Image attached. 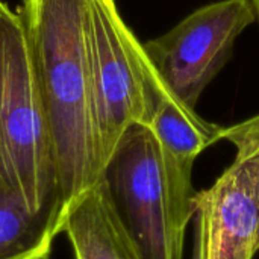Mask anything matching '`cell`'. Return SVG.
Wrapping results in <instances>:
<instances>
[{"instance_id":"cell-1","label":"cell","mask_w":259,"mask_h":259,"mask_svg":"<svg viewBox=\"0 0 259 259\" xmlns=\"http://www.w3.org/2000/svg\"><path fill=\"white\" fill-rule=\"evenodd\" d=\"M88 0H21L17 11L49 120L64 205L100 179L87 38Z\"/></svg>"},{"instance_id":"cell-2","label":"cell","mask_w":259,"mask_h":259,"mask_svg":"<svg viewBox=\"0 0 259 259\" xmlns=\"http://www.w3.org/2000/svg\"><path fill=\"white\" fill-rule=\"evenodd\" d=\"M99 181L135 259H184L193 168L176 162L150 126L124 131Z\"/></svg>"},{"instance_id":"cell-3","label":"cell","mask_w":259,"mask_h":259,"mask_svg":"<svg viewBox=\"0 0 259 259\" xmlns=\"http://www.w3.org/2000/svg\"><path fill=\"white\" fill-rule=\"evenodd\" d=\"M0 182L33 214L64 215L47 114L21 20L0 0Z\"/></svg>"},{"instance_id":"cell-4","label":"cell","mask_w":259,"mask_h":259,"mask_svg":"<svg viewBox=\"0 0 259 259\" xmlns=\"http://www.w3.org/2000/svg\"><path fill=\"white\" fill-rule=\"evenodd\" d=\"M87 38L93 123L100 173L124 131L150 124L173 96L159 79L143 42L123 20L117 0H88Z\"/></svg>"},{"instance_id":"cell-5","label":"cell","mask_w":259,"mask_h":259,"mask_svg":"<svg viewBox=\"0 0 259 259\" xmlns=\"http://www.w3.org/2000/svg\"><path fill=\"white\" fill-rule=\"evenodd\" d=\"M232 162L193 196L191 259H255L259 253V114L225 127Z\"/></svg>"},{"instance_id":"cell-6","label":"cell","mask_w":259,"mask_h":259,"mask_svg":"<svg viewBox=\"0 0 259 259\" xmlns=\"http://www.w3.org/2000/svg\"><path fill=\"white\" fill-rule=\"evenodd\" d=\"M255 21L247 0H219L143 46L167 90L196 109L205 88L229 62L238 36Z\"/></svg>"},{"instance_id":"cell-7","label":"cell","mask_w":259,"mask_h":259,"mask_svg":"<svg viewBox=\"0 0 259 259\" xmlns=\"http://www.w3.org/2000/svg\"><path fill=\"white\" fill-rule=\"evenodd\" d=\"M62 232L76 259H135L100 181L67 205Z\"/></svg>"},{"instance_id":"cell-8","label":"cell","mask_w":259,"mask_h":259,"mask_svg":"<svg viewBox=\"0 0 259 259\" xmlns=\"http://www.w3.org/2000/svg\"><path fill=\"white\" fill-rule=\"evenodd\" d=\"M64 215L33 214L0 182V259H49Z\"/></svg>"},{"instance_id":"cell-9","label":"cell","mask_w":259,"mask_h":259,"mask_svg":"<svg viewBox=\"0 0 259 259\" xmlns=\"http://www.w3.org/2000/svg\"><path fill=\"white\" fill-rule=\"evenodd\" d=\"M164 150L181 165L193 168L196 158L208 147L223 140L225 127L202 118L196 109L175 96L159 103L150 121Z\"/></svg>"},{"instance_id":"cell-10","label":"cell","mask_w":259,"mask_h":259,"mask_svg":"<svg viewBox=\"0 0 259 259\" xmlns=\"http://www.w3.org/2000/svg\"><path fill=\"white\" fill-rule=\"evenodd\" d=\"M247 3L250 5L252 11L255 14V18H256V21H258L259 24V0H247Z\"/></svg>"}]
</instances>
